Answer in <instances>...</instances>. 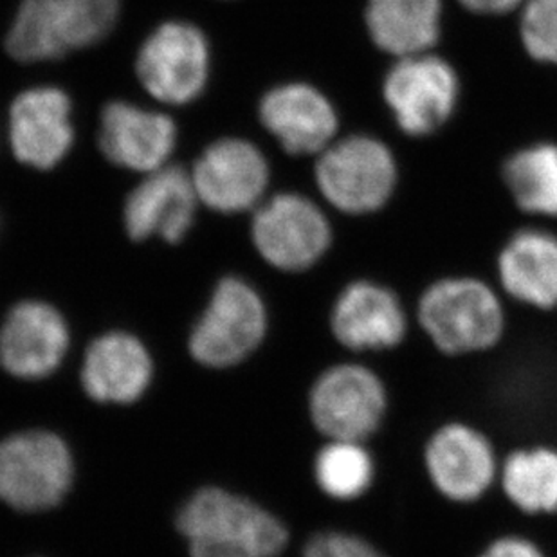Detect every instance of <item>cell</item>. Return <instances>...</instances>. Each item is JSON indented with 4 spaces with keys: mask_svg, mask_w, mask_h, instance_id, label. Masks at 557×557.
Listing matches in <instances>:
<instances>
[{
    "mask_svg": "<svg viewBox=\"0 0 557 557\" xmlns=\"http://www.w3.org/2000/svg\"><path fill=\"white\" fill-rule=\"evenodd\" d=\"M413 323L442 358H480L495 352L509 334V301L493 280L479 274H442L413 301Z\"/></svg>",
    "mask_w": 557,
    "mask_h": 557,
    "instance_id": "cell-1",
    "label": "cell"
},
{
    "mask_svg": "<svg viewBox=\"0 0 557 557\" xmlns=\"http://www.w3.org/2000/svg\"><path fill=\"white\" fill-rule=\"evenodd\" d=\"M191 557H278L289 543L284 521L219 487L195 493L177 515Z\"/></svg>",
    "mask_w": 557,
    "mask_h": 557,
    "instance_id": "cell-2",
    "label": "cell"
},
{
    "mask_svg": "<svg viewBox=\"0 0 557 557\" xmlns=\"http://www.w3.org/2000/svg\"><path fill=\"white\" fill-rule=\"evenodd\" d=\"M309 417L325 441H363L383 432L392 413V389L364 359L331 364L310 386Z\"/></svg>",
    "mask_w": 557,
    "mask_h": 557,
    "instance_id": "cell-3",
    "label": "cell"
},
{
    "mask_svg": "<svg viewBox=\"0 0 557 557\" xmlns=\"http://www.w3.org/2000/svg\"><path fill=\"white\" fill-rule=\"evenodd\" d=\"M502 455L484 428L449 419L436 424L422 442V474L442 502L473 507L495 493Z\"/></svg>",
    "mask_w": 557,
    "mask_h": 557,
    "instance_id": "cell-4",
    "label": "cell"
},
{
    "mask_svg": "<svg viewBox=\"0 0 557 557\" xmlns=\"http://www.w3.org/2000/svg\"><path fill=\"white\" fill-rule=\"evenodd\" d=\"M315 183L323 199L345 215L383 211L399 188V163L392 148L369 134L332 143L318 156Z\"/></svg>",
    "mask_w": 557,
    "mask_h": 557,
    "instance_id": "cell-5",
    "label": "cell"
},
{
    "mask_svg": "<svg viewBox=\"0 0 557 557\" xmlns=\"http://www.w3.org/2000/svg\"><path fill=\"white\" fill-rule=\"evenodd\" d=\"M329 329L345 352L364 359L405 347L416 323L410 304L388 282L356 278L332 301Z\"/></svg>",
    "mask_w": 557,
    "mask_h": 557,
    "instance_id": "cell-6",
    "label": "cell"
},
{
    "mask_svg": "<svg viewBox=\"0 0 557 557\" xmlns=\"http://www.w3.org/2000/svg\"><path fill=\"white\" fill-rule=\"evenodd\" d=\"M384 106L406 136H435L457 114L462 82L449 60L441 54H416L395 60L384 74Z\"/></svg>",
    "mask_w": 557,
    "mask_h": 557,
    "instance_id": "cell-7",
    "label": "cell"
},
{
    "mask_svg": "<svg viewBox=\"0 0 557 557\" xmlns=\"http://www.w3.org/2000/svg\"><path fill=\"white\" fill-rule=\"evenodd\" d=\"M73 457L54 433H16L0 442V499L16 510L53 509L73 484Z\"/></svg>",
    "mask_w": 557,
    "mask_h": 557,
    "instance_id": "cell-8",
    "label": "cell"
},
{
    "mask_svg": "<svg viewBox=\"0 0 557 557\" xmlns=\"http://www.w3.org/2000/svg\"><path fill=\"white\" fill-rule=\"evenodd\" d=\"M268 310L251 285L240 278L222 280L210 306L189 336L195 361L211 369L240 363L262 343Z\"/></svg>",
    "mask_w": 557,
    "mask_h": 557,
    "instance_id": "cell-9",
    "label": "cell"
},
{
    "mask_svg": "<svg viewBox=\"0 0 557 557\" xmlns=\"http://www.w3.org/2000/svg\"><path fill=\"white\" fill-rule=\"evenodd\" d=\"M252 243L273 268L306 273L331 251L332 224L314 200L298 194L276 195L252 216Z\"/></svg>",
    "mask_w": 557,
    "mask_h": 557,
    "instance_id": "cell-10",
    "label": "cell"
},
{
    "mask_svg": "<svg viewBox=\"0 0 557 557\" xmlns=\"http://www.w3.org/2000/svg\"><path fill=\"white\" fill-rule=\"evenodd\" d=\"M208 44L197 27L169 22L148 38L137 57V76L159 101L185 106L205 89Z\"/></svg>",
    "mask_w": 557,
    "mask_h": 557,
    "instance_id": "cell-11",
    "label": "cell"
},
{
    "mask_svg": "<svg viewBox=\"0 0 557 557\" xmlns=\"http://www.w3.org/2000/svg\"><path fill=\"white\" fill-rule=\"evenodd\" d=\"M493 282L510 306L557 312V232L523 226L510 233L496 252Z\"/></svg>",
    "mask_w": 557,
    "mask_h": 557,
    "instance_id": "cell-12",
    "label": "cell"
},
{
    "mask_svg": "<svg viewBox=\"0 0 557 557\" xmlns=\"http://www.w3.org/2000/svg\"><path fill=\"white\" fill-rule=\"evenodd\" d=\"M195 191L211 210L238 213L262 199L269 166L258 148L243 139H222L211 145L195 164Z\"/></svg>",
    "mask_w": 557,
    "mask_h": 557,
    "instance_id": "cell-13",
    "label": "cell"
},
{
    "mask_svg": "<svg viewBox=\"0 0 557 557\" xmlns=\"http://www.w3.org/2000/svg\"><path fill=\"white\" fill-rule=\"evenodd\" d=\"M67 348V323L44 301H22L0 329V364L15 377H46L62 364Z\"/></svg>",
    "mask_w": 557,
    "mask_h": 557,
    "instance_id": "cell-14",
    "label": "cell"
},
{
    "mask_svg": "<svg viewBox=\"0 0 557 557\" xmlns=\"http://www.w3.org/2000/svg\"><path fill=\"white\" fill-rule=\"evenodd\" d=\"M263 126L293 156H320L336 141L339 117L331 100L307 84L271 90L260 103Z\"/></svg>",
    "mask_w": 557,
    "mask_h": 557,
    "instance_id": "cell-15",
    "label": "cell"
},
{
    "mask_svg": "<svg viewBox=\"0 0 557 557\" xmlns=\"http://www.w3.org/2000/svg\"><path fill=\"white\" fill-rule=\"evenodd\" d=\"M191 175L180 166H169L147 174L125 205L126 233L134 240H147L152 235L177 244L185 238L194 222L197 205Z\"/></svg>",
    "mask_w": 557,
    "mask_h": 557,
    "instance_id": "cell-16",
    "label": "cell"
},
{
    "mask_svg": "<svg viewBox=\"0 0 557 557\" xmlns=\"http://www.w3.org/2000/svg\"><path fill=\"white\" fill-rule=\"evenodd\" d=\"M10 134L18 161L38 170L57 166L73 145L67 95L53 87L22 92L11 107Z\"/></svg>",
    "mask_w": 557,
    "mask_h": 557,
    "instance_id": "cell-17",
    "label": "cell"
},
{
    "mask_svg": "<svg viewBox=\"0 0 557 557\" xmlns=\"http://www.w3.org/2000/svg\"><path fill=\"white\" fill-rule=\"evenodd\" d=\"M175 147L169 116L112 101L101 112L100 148L111 163L150 174L163 169Z\"/></svg>",
    "mask_w": 557,
    "mask_h": 557,
    "instance_id": "cell-18",
    "label": "cell"
},
{
    "mask_svg": "<svg viewBox=\"0 0 557 557\" xmlns=\"http://www.w3.org/2000/svg\"><path fill=\"white\" fill-rule=\"evenodd\" d=\"M152 379V359L139 339L125 332H111L87 350L82 383L98 403L131 405L147 392Z\"/></svg>",
    "mask_w": 557,
    "mask_h": 557,
    "instance_id": "cell-19",
    "label": "cell"
},
{
    "mask_svg": "<svg viewBox=\"0 0 557 557\" xmlns=\"http://www.w3.org/2000/svg\"><path fill=\"white\" fill-rule=\"evenodd\" d=\"M442 26V0H367L364 5L370 40L394 60L435 51Z\"/></svg>",
    "mask_w": 557,
    "mask_h": 557,
    "instance_id": "cell-20",
    "label": "cell"
},
{
    "mask_svg": "<svg viewBox=\"0 0 557 557\" xmlns=\"http://www.w3.org/2000/svg\"><path fill=\"white\" fill-rule=\"evenodd\" d=\"M505 504L531 520L557 516V446L527 442L502 455L498 485Z\"/></svg>",
    "mask_w": 557,
    "mask_h": 557,
    "instance_id": "cell-21",
    "label": "cell"
},
{
    "mask_svg": "<svg viewBox=\"0 0 557 557\" xmlns=\"http://www.w3.org/2000/svg\"><path fill=\"white\" fill-rule=\"evenodd\" d=\"M502 181L516 210L557 221V143L537 141L507 156Z\"/></svg>",
    "mask_w": 557,
    "mask_h": 557,
    "instance_id": "cell-22",
    "label": "cell"
},
{
    "mask_svg": "<svg viewBox=\"0 0 557 557\" xmlns=\"http://www.w3.org/2000/svg\"><path fill=\"white\" fill-rule=\"evenodd\" d=\"M315 487L337 504H356L377 484V455L363 441H325L312 462Z\"/></svg>",
    "mask_w": 557,
    "mask_h": 557,
    "instance_id": "cell-23",
    "label": "cell"
},
{
    "mask_svg": "<svg viewBox=\"0 0 557 557\" xmlns=\"http://www.w3.org/2000/svg\"><path fill=\"white\" fill-rule=\"evenodd\" d=\"M5 49L11 59L22 63L59 60L69 53L48 0L22 2L5 38Z\"/></svg>",
    "mask_w": 557,
    "mask_h": 557,
    "instance_id": "cell-24",
    "label": "cell"
},
{
    "mask_svg": "<svg viewBox=\"0 0 557 557\" xmlns=\"http://www.w3.org/2000/svg\"><path fill=\"white\" fill-rule=\"evenodd\" d=\"M69 51L89 48L109 37L120 13V0H48Z\"/></svg>",
    "mask_w": 557,
    "mask_h": 557,
    "instance_id": "cell-25",
    "label": "cell"
},
{
    "mask_svg": "<svg viewBox=\"0 0 557 557\" xmlns=\"http://www.w3.org/2000/svg\"><path fill=\"white\" fill-rule=\"evenodd\" d=\"M518 13V35L527 57L557 67V0H525Z\"/></svg>",
    "mask_w": 557,
    "mask_h": 557,
    "instance_id": "cell-26",
    "label": "cell"
},
{
    "mask_svg": "<svg viewBox=\"0 0 557 557\" xmlns=\"http://www.w3.org/2000/svg\"><path fill=\"white\" fill-rule=\"evenodd\" d=\"M301 557H389L369 537L358 532L331 531L315 532L306 543Z\"/></svg>",
    "mask_w": 557,
    "mask_h": 557,
    "instance_id": "cell-27",
    "label": "cell"
},
{
    "mask_svg": "<svg viewBox=\"0 0 557 557\" xmlns=\"http://www.w3.org/2000/svg\"><path fill=\"white\" fill-rule=\"evenodd\" d=\"M474 557H550L547 548L521 532H502L491 537Z\"/></svg>",
    "mask_w": 557,
    "mask_h": 557,
    "instance_id": "cell-28",
    "label": "cell"
},
{
    "mask_svg": "<svg viewBox=\"0 0 557 557\" xmlns=\"http://www.w3.org/2000/svg\"><path fill=\"white\" fill-rule=\"evenodd\" d=\"M463 10L480 16H507L518 13L525 0H457Z\"/></svg>",
    "mask_w": 557,
    "mask_h": 557,
    "instance_id": "cell-29",
    "label": "cell"
}]
</instances>
